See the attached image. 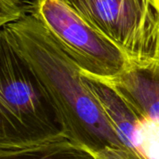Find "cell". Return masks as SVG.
<instances>
[{
  "instance_id": "cell-2",
  "label": "cell",
  "mask_w": 159,
  "mask_h": 159,
  "mask_svg": "<svg viewBox=\"0 0 159 159\" xmlns=\"http://www.w3.org/2000/svg\"><path fill=\"white\" fill-rule=\"evenodd\" d=\"M89 86L131 159H159V61L130 60Z\"/></svg>"
},
{
  "instance_id": "cell-6",
  "label": "cell",
  "mask_w": 159,
  "mask_h": 159,
  "mask_svg": "<svg viewBox=\"0 0 159 159\" xmlns=\"http://www.w3.org/2000/svg\"><path fill=\"white\" fill-rule=\"evenodd\" d=\"M0 159H96L86 148L65 134L38 143L0 147Z\"/></svg>"
},
{
  "instance_id": "cell-8",
  "label": "cell",
  "mask_w": 159,
  "mask_h": 159,
  "mask_svg": "<svg viewBox=\"0 0 159 159\" xmlns=\"http://www.w3.org/2000/svg\"><path fill=\"white\" fill-rule=\"evenodd\" d=\"M96 159H97V158H96Z\"/></svg>"
},
{
  "instance_id": "cell-5",
  "label": "cell",
  "mask_w": 159,
  "mask_h": 159,
  "mask_svg": "<svg viewBox=\"0 0 159 159\" xmlns=\"http://www.w3.org/2000/svg\"><path fill=\"white\" fill-rule=\"evenodd\" d=\"M132 61H159V0H64Z\"/></svg>"
},
{
  "instance_id": "cell-3",
  "label": "cell",
  "mask_w": 159,
  "mask_h": 159,
  "mask_svg": "<svg viewBox=\"0 0 159 159\" xmlns=\"http://www.w3.org/2000/svg\"><path fill=\"white\" fill-rule=\"evenodd\" d=\"M64 134L36 74L1 30L0 147L38 143Z\"/></svg>"
},
{
  "instance_id": "cell-4",
  "label": "cell",
  "mask_w": 159,
  "mask_h": 159,
  "mask_svg": "<svg viewBox=\"0 0 159 159\" xmlns=\"http://www.w3.org/2000/svg\"><path fill=\"white\" fill-rule=\"evenodd\" d=\"M30 13L82 71L90 75L113 77L130 61L120 48L64 0H34Z\"/></svg>"
},
{
  "instance_id": "cell-7",
  "label": "cell",
  "mask_w": 159,
  "mask_h": 159,
  "mask_svg": "<svg viewBox=\"0 0 159 159\" xmlns=\"http://www.w3.org/2000/svg\"><path fill=\"white\" fill-rule=\"evenodd\" d=\"M26 15L21 0H0V25L2 28L20 20Z\"/></svg>"
},
{
  "instance_id": "cell-1",
  "label": "cell",
  "mask_w": 159,
  "mask_h": 159,
  "mask_svg": "<svg viewBox=\"0 0 159 159\" xmlns=\"http://www.w3.org/2000/svg\"><path fill=\"white\" fill-rule=\"evenodd\" d=\"M33 68L61 122L63 133L97 159H131L82 69L32 13L2 28Z\"/></svg>"
}]
</instances>
